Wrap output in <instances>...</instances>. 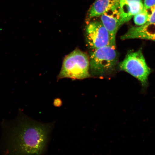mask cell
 Listing matches in <instances>:
<instances>
[{"instance_id":"obj_1","label":"cell","mask_w":155,"mask_h":155,"mask_svg":"<svg viewBox=\"0 0 155 155\" xmlns=\"http://www.w3.org/2000/svg\"><path fill=\"white\" fill-rule=\"evenodd\" d=\"M50 126L22 116L5 136V151L11 154H41L45 152Z\"/></svg>"},{"instance_id":"obj_2","label":"cell","mask_w":155,"mask_h":155,"mask_svg":"<svg viewBox=\"0 0 155 155\" xmlns=\"http://www.w3.org/2000/svg\"><path fill=\"white\" fill-rule=\"evenodd\" d=\"M90 59L87 54L76 49L64 60L59 78L83 79L90 77Z\"/></svg>"},{"instance_id":"obj_3","label":"cell","mask_w":155,"mask_h":155,"mask_svg":"<svg viewBox=\"0 0 155 155\" xmlns=\"http://www.w3.org/2000/svg\"><path fill=\"white\" fill-rule=\"evenodd\" d=\"M116 46H108L92 50L90 59V70L94 76H101L111 71L117 61Z\"/></svg>"},{"instance_id":"obj_4","label":"cell","mask_w":155,"mask_h":155,"mask_svg":"<svg viewBox=\"0 0 155 155\" xmlns=\"http://www.w3.org/2000/svg\"><path fill=\"white\" fill-rule=\"evenodd\" d=\"M119 67L138 79L143 87H146L150 70L140 50L128 54L120 63Z\"/></svg>"},{"instance_id":"obj_5","label":"cell","mask_w":155,"mask_h":155,"mask_svg":"<svg viewBox=\"0 0 155 155\" xmlns=\"http://www.w3.org/2000/svg\"><path fill=\"white\" fill-rule=\"evenodd\" d=\"M86 35L87 43L92 50L116 46V36L110 33L101 21L89 22L86 26Z\"/></svg>"},{"instance_id":"obj_6","label":"cell","mask_w":155,"mask_h":155,"mask_svg":"<svg viewBox=\"0 0 155 155\" xmlns=\"http://www.w3.org/2000/svg\"><path fill=\"white\" fill-rule=\"evenodd\" d=\"M144 9L142 0H119V10L122 24Z\"/></svg>"},{"instance_id":"obj_7","label":"cell","mask_w":155,"mask_h":155,"mask_svg":"<svg viewBox=\"0 0 155 155\" xmlns=\"http://www.w3.org/2000/svg\"><path fill=\"white\" fill-rule=\"evenodd\" d=\"M121 38L122 40L140 38L155 41V23L132 27Z\"/></svg>"},{"instance_id":"obj_8","label":"cell","mask_w":155,"mask_h":155,"mask_svg":"<svg viewBox=\"0 0 155 155\" xmlns=\"http://www.w3.org/2000/svg\"><path fill=\"white\" fill-rule=\"evenodd\" d=\"M101 21L110 34L116 36L122 24L119 7L109 10L100 16Z\"/></svg>"},{"instance_id":"obj_9","label":"cell","mask_w":155,"mask_h":155,"mask_svg":"<svg viewBox=\"0 0 155 155\" xmlns=\"http://www.w3.org/2000/svg\"><path fill=\"white\" fill-rule=\"evenodd\" d=\"M119 7V0H96L89 9L87 17H100L109 10Z\"/></svg>"},{"instance_id":"obj_10","label":"cell","mask_w":155,"mask_h":155,"mask_svg":"<svg viewBox=\"0 0 155 155\" xmlns=\"http://www.w3.org/2000/svg\"><path fill=\"white\" fill-rule=\"evenodd\" d=\"M148 19V15L144 8L142 11L136 14L134 18L135 24L139 26L145 24Z\"/></svg>"},{"instance_id":"obj_11","label":"cell","mask_w":155,"mask_h":155,"mask_svg":"<svg viewBox=\"0 0 155 155\" xmlns=\"http://www.w3.org/2000/svg\"><path fill=\"white\" fill-rule=\"evenodd\" d=\"M145 9L148 15V20L145 24L155 23V5L148 8Z\"/></svg>"},{"instance_id":"obj_12","label":"cell","mask_w":155,"mask_h":155,"mask_svg":"<svg viewBox=\"0 0 155 155\" xmlns=\"http://www.w3.org/2000/svg\"><path fill=\"white\" fill-rule=\"evenodd\" d=\"M155 5V0H144V8L145 9L149 8Z\"/></svg>"}]
</instances>
